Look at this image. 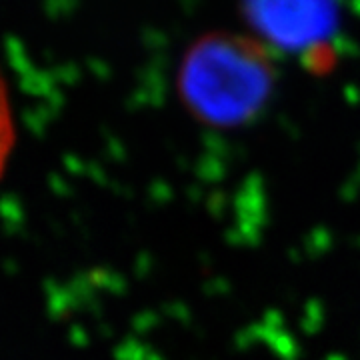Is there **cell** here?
<instances>
[{"mask_svg":"<svg viewBox=\"0 0 360 360\" xmlns=\"http://www.w3.org/2000/svg\"><path fill=\"white\" fill-rule=\"evenodd\" d=\"M191 103L212 120L240 118L264 96L266 75L243 44L208 42L193 52L186 66Z\"/></svg>","mask_w":360,"mask_h":360,"instance_id":"6da1fadb","label":"cell"},{"mask_svg":"<svg viewBox=\"0 0 360 360\" xmlns=\"http://www.w3.org/2000/svg\"><path fill=\"white\" fill-rule=\"evenodd\" d=\"M14 144V118L11 108V98L0 75V174L8 162Z\"/></svg>","mask_w":360,"mask_h":360,"instance_id":"7a4b0ae2","label":"cell"}]
</instances>
